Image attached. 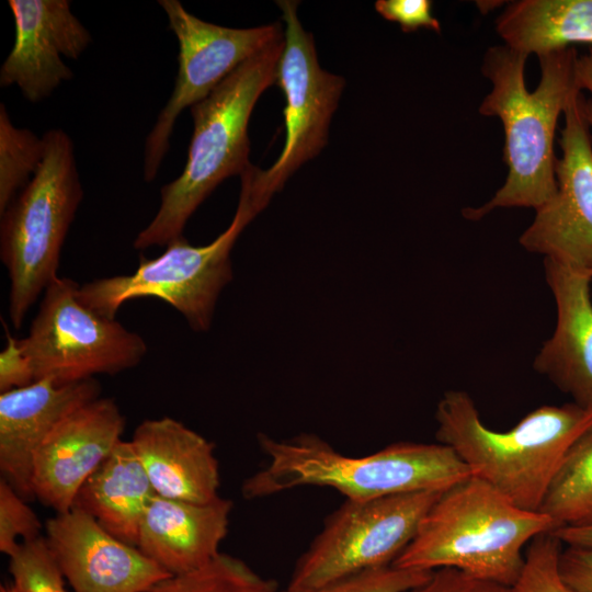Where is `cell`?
Listing matches in <instances>:
<instances>
[{
  "mask_svg": "<svg viewBox=\"0 0 592 592\" xmlns=\"http://www.w3.org/2000/svg\"><path fill=\"white\" fill-rule=\"evenodd\" d=\"M283 47L284 37L242 62L191 107L194 129L185 167L161 187L158 212L135 238V249L168 246L182 237L190 217L217 185L251 166L248 123L260 95L276 82Z\"/></svg>",
  "mask_w": 592,
  "mask_h": 592,
  "instance_id": "obj_5",
  "label": "cell"
},
{
  "mask_svg": "<svg viewBox=\"0 0 592 592\" xmlns=\"http://www.w3.org/2000/svg\"><path fill=\"white\" fill-rule=\"evenodd\" d=\"M582 91L570 99L560 132L555 195L535 210L519 242L592 280V135L582 113Z\"/></svg>",
  "mask_w": 592,
  "mask_h": 592,
  "instance_id": "obj_12",
  "label": "cell"
},
{
  "mask_svg": "<svg viewBox=\"0 0 592 592\" xmlns=\"http://www.w3.org/2000/svg\"><path fill=\"white\" fill-rule=\"evenodd\" d=\"M14 43L0 69V86H16L32 103L73 77L62 56L78 59L92 38L68 0H10Z\"/></svg>",
  "mask_w": 592,
  "mask_h": 592,
  "instance_id": "obj_14",
  "label": "cell"
},
{
  "mask_svg": "<svg viewBox=\"0 0 592 592\" xmlns=\"http://www.w3.org/2000/svg\"><path fill=\"white\" fill-rule=\"evenodd\" d=\"M45 152L43 137L15 127L0 104V214L31 181Z\"/></svg>",
  "mask_w": 592,
  "mask_h": 592,
  "instance_id": "obj_24",
  "label": "cell"
},
{
  "mask_svg": "<svg viewBox=\"0 0 592 592\" xmlns=\"http://www.w3.org/2000/svg\"><path fill=\"white\" fill-rule=\"evenodd\" d=\"M562 543L553 534L535 537L525 550V562L511 592H571L559 573Z\"/></svg>",
  "mask_w": 592,
  "mask_h": 592,
  "instance_id": "obj_26",
  "label": "cell"
},
{
  "mask_svg": "<svg viewBox=\"0 0 592 592\" xmlns=\"http://www.w3.org/2000/svg\"><path fill=\"white\" fill-rule=\"evenodd\" d=\"M45 539L75 592H147L167 571L72 506L44 525Z\"/></svg>",
  "mask_w": 592,
  "mask_h": 592,
  "instance_id": "obj_13",
  "label": "cell"
},
{
  "mask_svg": "<svg viewBox=\"0 0 592 592\" xmlns=\"http://www.w3.org/2000/svg\"><path fill=\"white\" fill-rule=\"evenodd\" d=\"M33 382L32 371L20 350L18 339L9 337L0 354V391L24 387Z\"/></svg>",
  "mask_w": 592,
  "mask_h": 592,
  "instance_id": "obj_32",
  "label": "cell"
},
{
  "mask_svg": "<svg viewBox=\"0 0 592 592\" xmlns=\"http://www.w3.org/2000/svg\"><path fill=\"white\" fill-rule=\"evenodd\" d=\"M43 524L27 501L12 486L0 479V551L12 556L22 543L42 535Z\"/></svg>",
  "mask_w": 592,
  "mask_h": 592,
  "instance_id": "obj_28",
  "label": "cell"
},
{
  "mask_svg": "<svg viewBox=\"0 0 592 592\" xmlns=\"http://www.w3.org/2000/svg\"><path fill=\"white\" fill-rule=\"evenodd\" d=\"M577 81L581 90L591 93L590 99L582 98V113L590 129H592V47L588 53L579 56L577 61Z\"/></svg>",
  "mask_w": 592,
  "mask_h": 592,
  "instance_id": "obj_33",
  "label": "cell"
},
{
  "mask_svg": "<svg viewBox=\"0 0 592 592\" xmlns=\"http://www.w3.org/2000/svg\"><path fill=\"white\" fill-rule=\"evenodd\" d=\"M43 139L38 170L0 214V258L10 278L9 316L16 329L58 276L61 247L83 198L70 137L54 128Z\"/></svg>",
  "mask_w": 592,
  "mask_h": 592,
  "instance_id": "obj_6",
  "label": "cell"
},
{
  "mask_svg": "<svg viewBox=\"0 0 592 592\" xmlns=\"http://www.w3.org/2000/svg\"><path fill=\"white\" fill-rule=\"evenodd\" d=\"M269 464L241 486L247 500L305 486L330 487L348 500H372L421 491H444L471 476L455 452L441 443L398 442L353 457L315 434L275 440L260 433Z\"/></svg>",
  "mask_w": 592,
  "mask_h": 592,
  "instance_id": "obj_3",
  "label": "cell"
},
{
  "mask_svg": "<svg viewBox=\"0 0 592 592\" xmlns=\"http://www.w3.org/2000/svg\"><path fill=\"white\" fill-rule=\"evenodd\" d=\"M553 534L563 545L592 546V522L580 525L560 526Z\"/></svg>",
  "mask_w": 592,
  "mask_h": 592,
  "instance_id": "obj_34",
  "label": "cell"
},
{
  "mask_svg": "<svg viewBox=\"0 0 592 592\" xmlns=\"http://www.w3.org/2000/svg\"><path fill=\"white\" fill-rule=\"evenodd\" d=\"M374 7L385 20L399 24L402 32L420 29L441 32V24L432 14L430 0H377Z\"/></svg>",
  "mask_w": 592,
  "mask_h": 592,
  "instance_id": "obj_29",
  "label": "cell"
},
{
  "mask_svg": "<svg viewBox=\"0 0 592 592\" xmlns=\"http://www.w3.org/2000/svg\"><path fill=\"white\" fill-rule=\"evenodd\" d=\"M558 567L571 592H592V546L566 545L560 551Z\"/></svg>",
  "mask_w": 592,
  "mask_h": 592,
  "instance_id": "obj_31",
  "label": "cell"
},
{
  "mask_svg": "<svg viewBox=\"0 0 592 592\" xmlns=\"http://www.w3.org/2000/svg\"><path fill=\"white\" fill-rule=\"evenodd\" d=\"M435 436L470 474L516 506L540 511L568 451L592 424V409L574 402L540 406L508 431L482 422L473 398L447 390L437 402Z\"/></svg>",
  "mask_w": 592,
  "mask_h": 592,
  "instance_id": "obj_2",
  "label": "cell"
},
{
  "mask_svg": "<svg viewBox=\"0 0 592 592\" xmlns=\"http://www.w3.org/2000/svg\"><path fill=\"white\" fill-rule=\"evenodd\" d=\"M441 492L345 499L298 558L287 587H317L392 565Z\"/></svg>",
  "mask_w": 592,
  "mask_h": 592,
  "instance_id": "obj_10",
  "label": "cell"
},
{
  "mask_svg": "<svg viewBox=\"0 0 592 592\" xmlns=\"http://www.w3.org/2000/svg\"><path fill=\"white\" fill-rule=\"evenodd\" d=\"M179 43L178 76L170 99L148 134L144 180L151 182L170 147L178 116L201 102L242 62L284 37L280 22L252 29H230L189 13L178 0H160Z\"/></svg>",
  "mask_w": 592,
  "mask_h": 592,
  "instance_id": "obj_11",
  "label": "cell"
},
{
  "mask_svg": "<svg viewBox=\"0 0 592 592\" xmlns=\"http://www.w3.org/2000/svg\"><path fill=\"white\" fill-rule=\"evenodd\" d=\"M94 378L56 384L43 378L0 395L1 478L27 502L33 491L34 459L44 441L71 411L101 397Z\"/></svg>",
  "mask_w": 592,
  "mask_h": 592,
  "instance_id": "obj_16",
  "label": "cell"
},
{
  "mask_svg": "<svg viewBox=\"0 0 592 592\" xmlns=\"http://www.w3.org/2000/svg\"><path fill=\"white\" fill-rule=\"evenodd\" d=\"M130 443L157 496L195 503L220 497L214 443L182 422L170 417L146 419Z\"/></svg>",
  "mask_w": 592,
  "mask_h": 592,
  "instance_id": "obj_18",
  "label": "cell"
},
{
  "mask_svg": "<svg viewBox=\"0 0 592 592\" xmlns=\"http://www.w3.org/2000/svg\"><path fill=\"white\" fill-rule=\"evenodd\" d=\"M277 4L285 22L276 83L286 101V139L280 157L267 170L251 164L240 175L258 213L292 174L325 147L331 117L345 86L341 76L319 66L314 36L304 30L297 16L298 2L283 0Z\"/></svg>",
  "mask_w": 592,
  "mask_h": 592,
  "instance_id": "obj_9",
  "label": "cell"
},
{
  "mask_svg": "<svg viewBox=\"0 0 592 592\" xmlns=\"http://www.w3.org/2000/svg\"><path fill=\"white\" fill-rule=\"evenodd\" d=\"M78 288L71 278L57 276L45 289L27 335L18 339L34 382L69 384L115 375L137 366L147 354L138 333L84 306Z\"/></svg>",
  "mask_w": 592,
  "mask_h": 592,
  "instance_id": "obj_8",
  "label": "cell"
},
{
  "mask_svg": "<svg viewBox=\"0 0 592 592\" xmlns=\"http://www.w3.org/2000/svg\"><path fill=\"white\" fill-rule=\"evenodd\" d=\"M540 511L558 527L592 522V424L568 451Z\"/></svg>",
  "mask_w": 592,
  "mask_h": 592,
  "instance_id": "obj_22",
  "label": "cell"
},
{
  "mask_svg": "<svg viewBox=\"0 0 592 592\" xmlns=\"http://www.w3.org/2000/svg\"><path fill=\"white\" fill-rule=\"evenodd\" d=\"M544 267L556 303L557 321L533 367L572 402L592 409V280L549 259H544Z\"/></svg>",
  "mask_w": 592,
  "mask_h": 592,
  "instance_id": "obj_17",
  "label": "cell"
},
{
  "mask_svg": "<svg viewBox=\"0 0 592 592\" xmlns=\"http://www.w3.org/2000/svg\"><path fill=\"white\" fill-rule=\"evenodd\" d=\"M232 502L195 503L155 496L143 517L137 548L169 574L195 570L219 554Z\"/></svg>",
  "mask_w": 592,
  "mask_h": 592,
  "instance_id": "obj_19",
  "label": "cell"
},
{
  "mask_svg": "<svg viewBox=\"0 0 592 592\" xmlns=\"http://www.w3.org/2000/svg\"><path fill=\"white\" fill-rule=\"evenodd\" d=\"M155 496L130 441L121 440L81 486L72 506L117 539L137 547L143 517Z\"/></svg>",
  "mask_w": 592,
  "mask_h": 592,
  "instance_id": "obj_20",
  "label": "cell"
},
{
  "mask_svg": "<svg viewBox=\"0 0 592 592\" xmlns=\"http://www.w3.org/2000/svg\"><path fill=\"white\" fill-rule=\"evenodd\" d=\"M527 57L505 45L492 46L485 54L481 71L492 88L479 113L502 122L508 175L489 202L463 209L467 219L478 220L496 208L536 210L556 193L555 134L570 99L582 91L577 81L579 56L574 47L537 56L540 79L534 91L525 84Z\"/></svg>",
  "mask_w": 592,
  "mask_h": 592,
  "instance_id": "obj_1",
  "label": "cell"
},
{
  "mask_svg": "<svg viewBox=\"0 0 592 592\" xmlns=\"http://www.w3.org/2000/svg\"><path fill=\"white\" fill-rule=\"evenodd\" d=\"M258 215L241 186L229 227L206 246L182 236L157 258L140 257L134 273L102 277L78 288V299L101 316L115 319L128 300L156 297L177 309L196 332L208 331L223 288L232 280L230 251L244 227Z\"/></svg>",
  "mask_w": 592,
  "mask_h": 592,
  "instance_id": "obj_7",
  "label": "cell"
},
{
  "mask_svg": "<svg viewBox=\"0 0 592 592\" xmlns=\"http://www.w3.org/2000/svg\"><path fill=\"white\" fill-rule=\"evenodd\" d=\"M403 592H511V588L473 578L462 571L442 568L418 587Z\"/></svg>",
  "mask_w": 592,
  "mask_h": 592,
  "instance_id": "obj_30",
  "label": "cell"
},
{
  "mask_svg": "<svg viewBox=\"0 0 592 592\" xmlns=\"http://www.w3.org/2000/svg\"><path fill=\"white\" fill-rule=\"evenodd\" d=\"M0 592H20L19 589L12 584V585H1L0 587Z\"/></svg>",
  "mask_w": 592,
  "mask_h": 592,
  "instance_id": "obj_35",
  "label": "cell"
},
{
  "mask_svg": "<svg viewBox=\"0 0 592 592\" xmlns=\"http://www.w3.org/2000/svg\"><path fill=\"white\" fill-rule=\"evenodd\" d=\"M125 418L112 398L92 399L65 417L38 448L34 497L55 511L72 508L84 481L122 440Z\"/></svg>",
  "mask_w": 592,
  "mask_h": 592,
  "instance_id": "obj_15",
  "label": "cell"
},
{
  "mask_svg": "<svg viewBox=\"0 0 592 592\" xmlns=\"http://www.w3.org/2000/svg\"><path fill=\"white\" fill-rule=\"evenodd\" d=\"M9 559L12 584L20 592H67L65 576L44 536L21 543Z\"/></svg>",
  "mask_w": 592,
  "mask_h": 592,
  "instance_id": "obj_25",
  "label": "cell"
},
{
  "mask_svg": "<svg viewBox=\"0 0 592 592\" xmlns=\"http://www.w3.org/2000/svg\"><path fill=\"white\" fill-rule=\"evenodd\" d=\"M433 571L387 566L365 570L311 588H286L280 592H403L423 584Z\"/></svg>",
  "mask_w": 592,
  "mask_h": 592,
  "instance_id": "obj_27",
  "label": "cell"
},
{
  "mask_svg": "<svg viewBox=\"0 0 592 592\" xmlns=\"http://www.w3.org/2000/svg\"><path fill=\"white\" fill-rule=\"evenodd\" d=\"M147 592H277V583L243 560L219 553L206 565L162 579Z\"/></svg>",
  "mask_w": 592,
  "mask_h": 592,
  "instance_id": "obj_23",
  "label": "cell"
},
{
  "mask_svg": "<svg viewBox=\"0 0 592 592\" xmlns=\"http://www.w3.org/2000/svg\"><path fill=\"white\" fill-rule=\"evenodd\" d=\"M557 527L546 513L516 506L471 475L441 492L392 566L451 568L511 588L524 567L525 548Z\"/></svg>",
  "mask_w": 592,
  "mask_h": 592,
  "instance_id": "obj_4",
  "label": "cell"
},
{
  "mask_svg": "<svg viewBox=\"0 0 592 592\" xmlns=\"http://www.w3.org/2000/svg\"><path fill=\"white\" fill-rule=\"evenodd\" d=\"M504 45L526 56L588 44L592 47V0H517L496 19Z\"/></svg>",
  "mask_w": 592,
  "mask_h": 592,
  "instance_id": "obj_21",
  "label": "cell"
}]
</instances>
